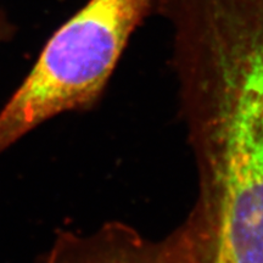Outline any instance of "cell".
Returning a JSON list of instances; mask_svg holds the SVG:
<instances>
[{"label": "cell", "mask_w": 263, "mask_h": 263, "mask_svg": "<svg viewBox=\"0 0 263 263\" xmlns=\"http://www.w3.org/2000/svg\"><path fill=\"white\" fill-rule=\"evenodd\" d=\"M12 32L11 25L6 21V18L3 16L2 12H0V42L4 41V39H8Z\"/></svg>", "instance_id": "cell-3"}, {"label": "cell", "mask_w": 263, "mask_h": 263, "mask_svg": "<svg viewBox=\"0 0 263 263\" xmlns=\"http://www.w3.org/2000/svg\"><path fill=\"white\" fill-rule=\"evenodd\" d=\"M156 0H88L44 45L0 111V153L45 121L94 106Z\"/></svg>", "instance_id": "cell-1"}, {"label": "cell", "mask_w": 263, "mask_h": 263, "mask_svg": "<svg viewBox=\"0 0 263 263\" xmlns=\"http://www.w3.org/2000/svg\"><path fill=\"white\" fill-rule=\"evenodd\" d=\"M42 263H201V259L182 224L154 240L124 223L108 222L89 234L59 233Z\"/></svg>", "instance_id": "cell-2"}]
</instances>
